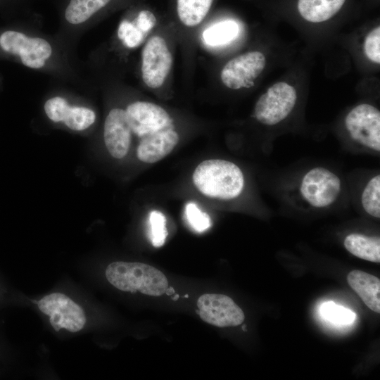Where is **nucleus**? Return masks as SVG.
Here are the masks:
<instances>
[{"label":"nucleus","mask_w":380,"mask_h":380,"mask_svg":"<svg viewBox=\"0 0 380 380\" xmlns=\"http://www.w3.org/2000/svg\"><path fill=\"white\" fill-rule=\"evenodd\" d=\"M192 180L204 196L221 200L238 197L244 186V177L239 167L222 159H210L199 163Z\"/></svg>","instance_id":"1"},{"label":"nucleus","mask_w":380,"mask_h":380,"mask_svg":"<svg viewBox=\"0 0 380 380\" xmlns=\"http://www.w3.org/2000/svg\"><path fill=\"white\" fill-rule=\"evenodd\" d=\"M105 274L110 284L125 292L160 296L168 287L162 272L141 262H114L108 265Z\"/></svg>","instance_id":"2"},{"label":"nucleus","mask_w":380,"mask_h":380,"mask_svg":"<svg viewBox=\"0 0 380 380\" xmlns=\"http://www.w3.org/2000/svg\"><path fill=\"white\" fill-rule=\"evenodd\" d=\"M296 101L297 92L293 86L284 82H277L256 101L254 117L262 125H275L289 115Z\"/></svg>","instance_id":"3"},{"label":"nucleus","mask_w":380,"mask_h":380,"mask_svg":"<svg viewBox=\"0 0 380 380\" xmlns=\"http://www.w3.org/2000/svg\"><path fill=\"white\" fill-rule=\"evenodd\" d=\"M300 193L311 207L324 208L331 205L338 198L341 182L338 175L324 167H315L303 177Z\"/></svg>","instance_id":"4"},{"label":"nucleus","mask_w":380,"mask_h":380,"mask_svg":"<svg viewBox=\"0 0 380 380\" xmlns=\"http://www.w3.org/2000/svg\"><path fill=\"white\" fill-rule=\"evenodd\" d=\"M39 310L49 317L51 327L56 331L65 329L77 332L84 327L87 317L83 308L68 296L52 293L37 302Z\"/></svg>","instance_id":"5"},{"label":"nucleus","mask_w":380,"mask_h":380,"mask_svg":"<svg viewBox=\"0 0 380 380\" xmlns=\"http://www.w3.org/2000/svg\"><path fill=\"white\" fill-rule=\"evenodd\" d=\"M346 129L350 138L361 146L380 151V111L368 103L350 110L345 118Z\"/></svg>","instance_id":"6"},{"label":"nucleus","mask_w":380,"mask_h":380,"mask_svg":"<svg viewBox=\"0 0 380 380\" xmlns=\"http://www.w3.org/2000/svg\"><path fill=\"white\" fill-rule=\"evenodd\" d=\"M0 46L5 51L20 56L24 65L34 69L42 68L52 53L51 46L46 40L12 30L0 36Z\"/></svg>","instance_id":"7"},{"label":"nucleus","mask_w":380,"mask_h":380,"mask_svg":"<svg viewBox=\"0 0 380 380\" xmlns=\"http://www.w3.org/2000/svg\"><path fill=\"white\" fill-rule=\"evenodd\" d=\"M172 65V56L165 40L154 36L146 43L141 53V75L150 88L161 87Z\"/></svg>","instance_id":"8"},{"label":"nucleus","mask_w":380,"mask_h":380,"mask_svg":"<svg viewBox=\"0 0 380 380\" xmlns=\"http://www.w3.org/2000/svg\"><path fill=\"white\" fill-rule=\"evenodd\" d=\"M132 132L140 139L152 133L175 127L169 113L161 106L148 101H135L126 110Z\"/></svg>","instance_id":"9"},{"label":"nucleus","mask_w":380,"mask_h":380,"mask_svg":"<svg viewBox=\"0 0 380 380\" xmlns=\"http://www.w3.org/2000/svg\"><path fill=\"white\" fill-rule=\"evenodd\" d=\"M266 65L264 54L260 51H249L229 61L223 67L220 78L231 89L249 87L262 72Z\"/></svg>","instance_id":"10"},{"label":"nucleus","mask_w":380,"mask_h":380,"mask_svg":"<svg viewBox=\"0 0 380 380\" xmlns=\"http://www.w3.org/2000/svg\"><path fill=\"white\" fill-rule=\"evenodd\" d=\"M203 321L218 327L238 326L244 320L243 310L227 296L205 293L197 300Z\"/></svg>","instance_id":"11"},{"label":"nucleus","mask_w":380,"mask_h":380,"mask_svg":"<svg viewBox=\"0 0 380 380\" xmlns=\"http://www.w3.org/2000/svg\"><path fill=\"white\" fill-rule=\"evenodd\" d=\"M132 134L125 110H110L104 122L103 139L112 157L122 159L126 156L131 145Z\"/></svg>","instance_id":"12"},{"label":"nucleus","mask_w":380,"mask_h":380,"mask_svg":"<svg viewBox=\"0 0 380 380\" xmlns=\"http://www.w3.org/2000/svg\"><path fill=\"white\" fill-rule=\"evenodd\" d=\"M47 117L55 122H63L69 129L75 131L84 130L95 121L94 112L86 107L71 106L63 98L56 96L44 103Z\"/></svg>","instance_id":"13"},{"label":"nucleus","mask_w":380,"mask_h":380,"mask_svg":"<svg viewBox=\"0 0 380 380\" xmlns=\"http://www.w3.org/2000/svg\"><path fill=\"white\" fill-rule=\"evenodd\" d=\"M175 127L160 130L141 138L137 156L146 163H154L169 155L179 142Z\"/></svg>","instance_id":"14"},{"label":"nucleus","mask_w":380,"mask_h":380,"mask_svg":"<svg viewBox=\"0 0 380 380\" xmlns=\"http://www.w3.org/2000/svg\"><path fill=\"white\" fill-rule=\"evenodd\" d=\"M347 281L366 305L376 313L380 312V280L361 270H353Z\"/></svg>","instance_id":"15"},{"label":"nucleus","mask_w":380,"mask_h":380,"mask_svg":"<svg viewBox=\"0 0 380 380\" xmlns=\"http://www.w3.org/2000/svg\"><path fill=\"white\" fill-rule=\"evenodd\" d=\"M346 0H298V9L307 21L321 23L331 18Z\"/></svg>","instance_id":"16"},{"label":"nucleus","mask_w":380,"mask_h":380,"mask_svg":"<svg viewBox=\"0 0 380 380\" xmlns=\"http://www.w3.org/2000/svg\"><path fill=\"white\" fill-rule=\"evenodd\" d=\"M345 248L353 255L374 262H380V239L358 233L348 235L343 241Z\"/></svg>","instance_id":"17"},{"label":"nucleus","mask_w":380,"mask_h":380,"mask_svg":"<svg viewBox=\"0 0 380 380\" xmlns=\"http://www.w3.org/2000/svg\"><path fill=\"white\" fill-rule=\"evenodd\" d=\"M213 0H177L180 21L187 27L198 25L205 18Z\"/></svg>","instance_id":"18"},{"label":"nucleus","mask_w":380,"mask_h":380,"mask_svg":"<svg viewBox=\"0 0 380 380\" xmlns=\"http://www.w3.org/2000/svg\"><path fill=\"white\" fill-rule=\"evenodd\" d=\"M111 0H70L65 11L66 20L72 25L87 21Z\"/></svg>","instance_id":"19"},{"label":"nucleus","mask_w":380,"mask_h":380,"mask_svg":"<svg viewBox=\"0 0 380 380\" xmlns=\"http://www.w3.org/2000/svg\"><path fill=\"white\" fill-rule=\"evenodd\" d=\"M239 26L234 20H224L215 23L203 32V39L210 46H220L236 38Z\"/></svg>","instance_id":"20"},{"label":"nucleus","mask_w":380,"mask_h":380,"mask_svg":"<svg viewBox=\"0 0 380 380\" xmlns=\"http://www.w3.org/2000/svg\"><path fill=\"white\" fill-rule=\"evenodd\" d=\"M361 204L369 215L380 217V175L372 177L365 186L361 195Z\"/></svg>","instance_id":"21"},{"label":"nucleus","mask_w":380,"mask_h":380,"mask_svg":"<svg viewBox=\"0 0 380 380\" xmlns=\"http://www.w3.org/2000/svg\"><path fill=\"white\" fill-rule=\"evenodd\" d=\"M320 313L323 318L338 325H348L355 319V314L349 309L337 305L329 301L320 307Z\"/></svg>","instance_id":"22"},{"label":"nucleus","mask_w":380,"mask_h":380,"mask_svg":"<svg viewBox=\"0 0 380 380\" xmlns=\"http://www.w3.org/2000/svg\"><path fill=\"white\" fill-rule=\"evenodd\" d=\"M118 36L127 47L136 48L143 42L146 34L134 22L123 20L118 27Z\"/></svg>","instance_id":"23"},{"label":"nucleus","mask_w":380,"mask_h":380,"mask_svg":"<svg viewBox=\"0 0 380 380\" xmlns=\"http://www.w3.org/2000/svg\"><path fill=\"white\" fill-rule=\"evenodd\" d=\"M149 222L151 243L154 247H160L167 236L165 216L158 210H153L150 213Z\"/></svg>","instance_id":"24"},{"label":"nucleus","mask_w":380,"mask_h":380,"mask_svg":"<svg viewBox=\"0 0 380 380\" xmlns=\"http://www.w3.org/2000/svg\"><path fill=\"white\" fill-rule=\"evenodd\" d=\"M185 214L191 227L198 232H204L211 225L209 215L203 212L197 205L193 202H189L186 204Z\"/></svg>","instance_id":"25"},{"label":"nucleus","mask_w":380,"mask_h":380,"mask_svg":"<svg viewBox=\"0 0 380 380\" xmlns=\"http://www.w3.org/2000/svg\"><path fill=\"white\" fill-rule=\"evenodd\" d=\"M364 52L368 59L380 63V27L372 30L366 36L364 42Z\"/></svg>","instance_id":"26"},{"label":"nucleus","mask_w":380,"mask_h":380,"mask_svg":"<svg viewBox=\"0 0 380 380\" xmlns=\"http://www.w3.org/2000/svg\"><path fill=\"white\" fill-rule=\"evenodd\" d=\"M134 23L142 32L147 35L155 26L156 18L153 13L144 10L139 12Z\"/></svg>","instance_id":"27"}]
</instances>
